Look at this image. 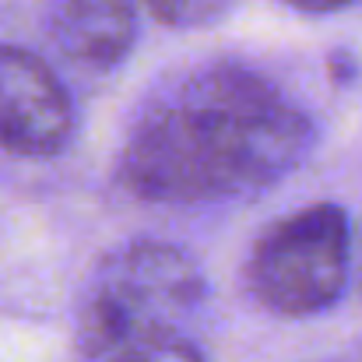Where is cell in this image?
Listing matches in <instances>:
<instances>
[{
	"label": "cell",
	"instance_id": "3",
	"mask_svg": "<svg viewBox=\"0 0 362 362\" xmlns=\"http://www.w3.org/2000/svg\"><path fill=\"white\" fill-rule=\"evenodd\" d=\"M352 222L341 204L320 201L267 226L246 260L250 296L278 317L299 320L331 310L352 274Z\"/></svg>",
	"mask_w": 362,
	"mask_h": 362
},
{
	"label": "cell",
	"instance_id": "1",
	"mask_svg": "<svg viewBox=\"0 0 362 362\" xmlns=\"http://www.w3.org/2000/svg\"><path fill=\"white\" fill-rule=\"evenodd\" d=\"M310 148L313 120L271 78L243 64H204L144 99L117 176L144 201L211 204L267 190Z\"/></svg>",
	"mask_w": 362,
	"mask_h": 362
},
{
	"label": "cell",
	"instance_id": "7",
	"mask_svg": "<svg viewBox=\"0 0 362 362\" xmlns=\"http://www.w3.org/2000/svg\"><path fill=\"white\" fill-rule=\"evenodd\" d=\"M103 362H204V356L190 334H173V338H155V341L120 349Z\"/></svg>",
	"mask_w": 362,
	"mask_h": 362
},
{
	"label": "cell",
	"instance_id": "4",
	"mask_svg": "<svg viewBox=\"0 0 362 362\" xmlns=\"http://www.w3.org/2000/svg\"><path fill=\"white\" fill-rule=\"evenodd\" d=\"M74 137V103L32 49L0 42V148L21 158L60 155Z\"/></svg>",
	"mask_w": 362,
	"mask_h": 362
},
{
	"label": "cell",
	"instance_id": "5",
	"mask_svg": "<svg viewBox=\"0 0 362 362\" xmlns=\"http://www.w3.org/2000/svg\"><path fill=\"white\" fill-rule=\"evenodd\" d=\"M46 32L71 64L110 71L137 39V11L134 0H49Z\"/></svg>",
	"mask_w": 362,
	"mask_h": 362
},
{
	"label": "cell",
	"instance_id": "8",
	"mask_svg": "<svg viewBox=\"0 0 362 362\" xmlns=\"http://www.w3.org/2000/svg\"><path fill=\"white\" fill-rule=\"evenodd\" d=\"M292 11H303V14H334V11H345L352 7L356 0H278Z\"/></svg>",
	"mask_w": 362,
	"mask_h": 362
},
{
	"label": "cell",
	"instance_id": "6",
	"mask_svg": "<svg viewBox=\"0 0 362 362\" xmlns=\"http://www.w3.org/2000/svg\"><path fill=\"white\" fill-rule=\"evenodd\" d=\"M148 14L169 28H208L222 21L233 0H141Z\"/></svg>",
	"mask_w": 362,
	"mask_h": 362
},
{
	"label": "cell",
	"instance_id": "2",
	"mask_svg": "<svg viewBox=\"0 0 362 362\" xmlns=\"http://www.w3.org/2000/svg\"><path fill=\"white\" fill-rule=\"evenodd\" d=\"M201 264L176 243L134 240L110 250L78 303V345L88 359L120 349L187 334L204 306Z\"/></svg>",
	"mask_w": 362,
	"mask_h": 362
}]
</instances>
